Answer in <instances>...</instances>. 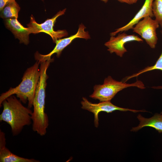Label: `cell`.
Listing matches in <instances>:
<instances>
[{
    "instance_id": "obj_16",
    "label": "cell",
    "mask_w": 162,
    "mask_h": 162,
    "mask_svg": "<svg viewBox=\"0 0 162 162\" xmlns=\"http://www.w3.org/2000/svg\"><path fill=\"white\" fill-rule=\"evenodd\" d=\"M154 16L162 28V0H154L152 4Z\"/></svg>"
},
{
    "instance_id": "obj_18",
    "label": "cell",
    "mask_w": 162,
    "mask_h": 162,
    "mask_svg": "<svg viewBox=\"0 0 162 162\" xmlns=\"http://www.w3.org/2000/svg\"><path fill=\"white\" fill-rule=\"evenodd\" d=\"M102 2L106 3L109 0H100ZM118 1L122 2L124 3L128 4H132L131 0H117Z\"/></svg>"
},
{
    "instance_id": "obj_21",
    "label": "cell",
    "mask_w": 162,
    "mask_h": 162,
    "mask_svg": "<svg viewBox=\"0 0 162 162\" xmlns=\"http://www.w3.org/2000/svg\"><path fill=\"white\" fill-rule=\"evenodd\" d=\"M161 114H162V112H161Z\"/></svg>"
},
{
    "instance_id": "obj_4",
    "label": "cell",
    "mask_w": 162,
    "mask_h": 162,
    "mask_svg": "<svg viewBox=\"0 0 162 162\" xmlns=\"http://www.w3.org/2000/svg\"><path fill=\"white\" fill-rule=\"evenodd\" d=\"M130 87H135L141 89L146 88L143 82L140 80L128 83L116 80L109 76L105 78L103 84L94 86V92L89 97L93 99H98L100 102L110 101L119 92Z\"/></svg>"
},
{
    "instance_id": "obj_10",
    "label": "cell",
    "mask_w": 162,
    "mask_h": 162,
    "mask_svg": "<svg viewBox=\"0 0 162 162\" xmlns=\"http://www.w3.org/2000/svg\"><path fill=\"white\" fill-rule=\"evenodd\" d=\"M6 27L14 34L16 38L18 39L20 43L27 45L29 43V35L34 33L32 28L24 27L15 18L5 19Z\"/></svg>"
},
{
    "instance_id": "obj_8",
    "label": "cell",
    "mask_w": 162,
    "mask_h": 162,
    "mask_svg": "<svg viewBox=\"0 0 162 162\" xmlns=\"http://www.w3.org/2000/svg\"><path fill=\"white\" fill-rule=\"evenodd\" d=\"M81 104L82 105V108L87 110L94 114V124L96 128H98L99 125L98 115L100 112H105L107 113H111L116 110L130 111L134 113L146 112V110H136L119 107L112 104L110 101H102L98 104L92 103L84 97L82 98Z\"/></svg>"
},
{
    "instance_id": "obj_12",
    "label": "cell",
    "mask_w": 162,
    "mask_h": 162,
    "mask_svg": "<svg viewBox=\"0 0 162 162\" xmlns=\"http://www.w3.org/2000/svg\"><path fill=\"white\" fill-rule=\"evenodd\" d=\"M5 133L0 130V162H39L33 158H27L19 156L12 153L6 146Z\"/></svg>"
},
{
    "instance_id": "obj_1",
    "label": "cell",
    "mask_w": 162,
    "mask_h": 162,
    "mask_svg": "<svg viewBox=\"0 0 162 162\" xmlns=\"http://www.w3.org/2000/svg\"><path fill=\"white\" fill-rule=\"evenodd\" d=\"M53 59L40 62V75L33 100V110L32 116V129L40 136L45 135L49 125L47 114L45 112L46 74L48 68Z\"/></svg>"
},
{
    "instance_id": "obj_6",
    "label": "cell",
    "mask_w": 162,
    "mask_h": 162,
    "mask_svg": "<svg viewBox=\"0 0 162 162\" xmlns=\"http://www.w3.org/2000/svg\"><path fill=\"white\" fill-rule=\"evenodd\" d=\"M159 24L156 20L147 16L140 21L133 27V31L140 35L152 49H154L157 43L156 30Z\"/></svg>"
},
{
    "instance_id": "obj_7",
    "label": "cell",
    "mask_w": 162,
    "mask_h": 162,
    "mask_svg": "<svg viewBox=\"0 0 162 162\" xmlns=\"http://www.w3.org/2000/svg\"><path fill=\"white\" fill-rule=\"evenodd\" d=\"M86 27L82 24H80L77 32L75 34L68 37L63 39H59L55 42L56 45L50 52L46 55H42L37 52L35 54L34 57L36 60L40 62L51 59V56L56 53L58 57H60L62 50L70 44L75 39L82 38L87 40L90 38V36L88 32L85 30Z\"/></svg>"
},
{
    "instance_id": "obj_11",
    "label": "cell",
    "mask_w": 162,
    "mask_h": 162,
    "mask_svg": "<svg viewBox=\"0 0 162 162\" xmlns=\"http://www.w3.org/2000/svg\"><path fill=\"white\" fill-rule=\"evenodd\" d=\"M154 0H145L142 8L133 19L127 24L118 28L110 33L111 36H115L119 32L127 31L133 29L134 26L141 19L147 16H154L152 11V4Z\"/></svg>"
},
{
    "instance_id": "obj_14",
    "label": "cell",
    "mask_w": 162,
    "mask_h": 162,
    "mask_svg": "<svg viewBox=\"0 0 162 162\" xmlns=\"http://www.w3.org/2000/svg\"><path fill=\"white\" fill-rule=\"evenodd\" d=\"M20 9V7L15 1L10 2L6 5L1 11L0 16L4 19H17Z\"/></svg>"
},
{
    "instance_id": "obj_3",
    "label": "cell",
    "mask_w": 162,
    "mask_h": 162,
    "mask_svg": "<svg viewBox=\"0 0 162 162\" xmlns=\"http://www.w3.org/2000/svg\"><path fill=\"white\" fill-rule=\"evenodd\" d=\"M39 61L28 68L23 74L21 83L15 88H10L8 91L2 93L0 96V106L4 100L9 96L16 94L23 104L28 101V107L33 106V100L37 86L39 80L40 72Z\"/></svg>"
},
{
    "instance_id": "obj_20",
    "label": "cell",
    "mask_w": 162,
    "mask_h": 162,
    "mask_svg": "<svg viewBox=\"0 0 162 162\" xmlns=\"http://www.w3.org/2000/svg\"><path fill=\"white\" fill-rule=\"evenodd\" d=\"M41 1H44V0H41Z\"/></svg>"
},
{
    "instance_id": "obj_2",
    "label": "cell",
    "mask_w": 162,
    "mask_h": 162,
    "mask_svg": "<svg viewBox=\"0 0 162 162\" xmlns=\"http://www.w3.org/2000/svg\"><path fill=\"white\" fill-rule=\"evenodd\" d=\"M21 102L13 95L4 100L2 104L3 110L0 115V121L10 125L14 136L19 135L25 126L32 123L33 111L24 106Z\"/></svg>"
},
{
    "instance_id": "obj_15",
    "label": "cell",
    "mask_w": 162,
    "mask_h": 162,
    "mask_svg": "<svg viewBox=\"0 0 162 162\" xmlns=\"http://www.w3.org/2000/svg\"><path fill=\"white\" fill-rule=\"evenodd\" d=\"M161 33L162 35V31H161ZM155 70H159L162 71V51L160 56L154 65L146 67L136 73L130 76H126L123 79V81L126 82L129 79L133 77H137L143 73Z\"/></svg>"
},
{
    "instance_id": "obj_19",
    "label": "cell",
    "mask_w": 162,
    "mask_h": 162,
    "mask_svg": "<svg viewBox=\"0 0 162 162\" xmlns=\"http://www.w3.org/2000/svg\"><path fill=\"white\" fill-rule=\"evenodd\" d=\"M152 88L155 89H162V86H154Z\"/></svg>"
},
{
    "instance_id": "obj_13",
    "label": "cell",
    "mask_w": 162,
    "mask_h": 162,
    "mask_svg": "<svg viewBox=\"0 0 162 162\" xmlns=\"http://www.w3.org/2000/svg\"><path fill=\"white\" fill-rule=\"evenodd\" d=\"M137 118L140 123L138 125L132 128L131 131H136L145 127L154 128L159 133H162V114H155L149 118H146L139 114Z\"/></svg>"
},
{
    "instance_id": "obj_9",
    "label": "cell",
    "mask_w": 162,
    "mask_h": 162,
    "mask_svg": "<svg viewBox=\"0 0 162 162\" xmlns=\"http://www.w3.org/2000/svg\"><path fill=\"white\" fill-rule=\"evenodd\" d=\"M133 41L142 42L143 40L137 35H128L124 32L118 34L116 37L111 36L110 40L105 43L104 45L108 48L107 50L110 53H115L121 57L127 52L124 46L125 44Z\"/></svg>"
},
{
    "instance_id": "obj_5",
    "label": "cell",
    "mask_w": 162,
    "mask_h": 162,
    "mask_svg": "<svg viewBox=\"0 0 162 162\" xmlns=\"http://www.w3.org/2000/svg\"><path fill=\"white\" fill-rule=\"evenodd\" d=\"M66 10V9L65 8L62 10H60L52 18L47 19L41 24L37 22L34 17L32 15L30 17V22L27 25V26L32 28L33 34L44 32L49 35L51 37L53 42L55 43L58 39L68 35V33L65 30L55 31L53 29L57 19L64 14Z\"/></svg>"
},
{
    "instance_id": "obj_17",
    "label": "cell",
    "mask_w": 162,
    "mask_h": 162,
    "mask_svg": "<svg viewBox=\"0 0 162 162\" xmlns=\"http://www.w3.org/2000/svg\"><path fill=\"white\" fill-rule=\"evenodd\" d=\"M15 0H0V10L1 11L4 6L8 3Z\"/></svg>"
}]
</instances>
